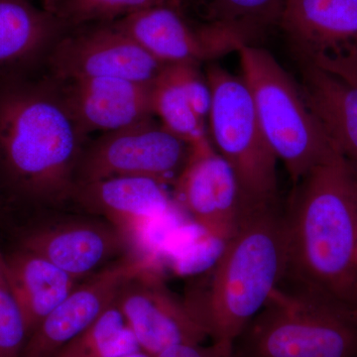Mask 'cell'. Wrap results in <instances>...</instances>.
I'll return each mask as SVG.
<instances>
[{
    "label": "cell",
    "mask_w": 357,
    "mask_h": 357,
    "mask_svg": "<svg viewBox=\"0 0 357 357\" xmlns=\"http://www.w3.org/2000/svg\"><path fill=\"white\" fill-rule=\"evenodd\" d=\"M86 139L50 77L0 79V189L7 213L68 208Z\"/></svg>",
    "instance_id": "6da1fadb"
},
{
    "label": "cell",
    "mask_w": 357,
    "mask_h": 357,
    "mask_svg": "<svg viewBox=\"0 0 357 357\" xmlns=\"http://www.w3.org/2000/svg\"><path fill=\"white\" fill-rule=\"evenodd\" d=\"M278 287L357 307V171L338 150L294 185Z\"/></svg>",
    "instance_id": "7a4b0ae2"
},
{
    "label": "cell",
    "mask_w": 357,
    "mask_h": 357,
    "mask_svg": "<svg viewBox=\"0 0 357 357\" xmlns=\"http://www.w3.org/2000/svg\"><path fill=\"white\" fill-rule=\"evenodd\" d=\"M283 263L279 203L241 211L218 261L185 298L211 342L236 340L278 287Z\"/></svg>",
    "instance_id": "3957f363"
},
{
    "label": "cell",
    "mask_w": 357,
    "mask_h": 357,
    "mask_svg": "<svg viewBox=\"0 0 357 357\" xmlns=\"http://www.w3.org/2000/svg\"><path fill=\"white\" fill-rule=\"evenodd\" d=\"M231 357H357V307L276 288Z\"/></svg>",
    "instance_id": "277c9868"
},
{
    "label": "cell",
    "mask_w": 357,
    "mask_h": 357,
    "mask_svg": "<svg viewBox=\"0 0 357 357\" xmlns=\"http://www.w3.org/2000/svg\"><path fill=\"white\" fill-rule=\"evenodd\" d=\"M237 53L265 137L295 185L337 149L299 84L269 52L243 45Z\"/></svg>",
    "instance_id": "5b68a950"
},
{
    "label": "cell",
    "mask_w": 357,
    "mask_h": 357,
    "mask_svg": "<svg viewBox=\"0 0 357 357\" xmlns=\"http://www.w3.org/2000/svg\"><path fill=\"white\" fill-rule=\"evenodd\" d=\"M206 77L211 91L208 136L236 175L241 211L278 203V159L265 137L243 77L220 66H211Z\"/></svg>",
    "instance_id": "8992f818"
},
{
    "label": "cell",
    "mask_w": 357,
    "mask_h": 357,
    "mask_svg": "<svg viewBox=\"0 0 357 357\" xmlns=\"http://www.w3.org/2000/svg\"><path fill=\"white\" fill-rule=\"evenodd\" d=\"M25 215L13 229L15 245L46 258L77 281L140 253L123 232L102 218L72 208Z\"/></svg>",
    "instance_id": "52a82bcc"
},
{
    "label": "cell",
    "mask_w": 357,
    "mask_h": 357,
    "mask_svg": "<svg viewBox=\"0 0 357 357\" xmlns=\"http://www.w3.org/2000/svg\"><path fill=\"white\" fill-rule=\"evenodd\" d=\"M192 152L189 143L150 117L86 143L77 164L76 185L121 177L149 178L173 185Z\"/></svg>",
    "instance_id": "ba28073f"
},
{
    "label": "cell",
    "mask_w": 357,
    "mask_h": 357,
    "mask_svg": "<svg viewBox=\"0 0 357 357\" xmlns=\"http://www.w3.org/2000/svg\"><path fill=\"white\" fill-rule=\"evenodd\" d=\"M165 66L112 22L70 28L44 67L57 82L114 77L152 84Z\"/></svg>",
    "instance_id": "9c48e42d"
},
{
    "label": "cell",
    "mask_w": 357,
    "mask_h": 357,
    "mask_svg": "<svg viewBox=\"0 0 357 357\" xmlns=\"http://www.w3.org/2000/svg\"><path fill=\"white\" fill-rule=\"evenodd\" d=\"M278 28L302 65L357 83V0H286Z\"/></svg>",
    "instance_id": "30bf717a"
},
{
    "label": "cell",
    "mask_w": 357,
    "mask_h": 357,
    "mask_svg": "<svg viewBox=\"0 0 357 357\" xmlns=\"http://www.w3.org/2000/svg\"><path fill=\"white\" fill-rule=\"evenodd\" d=\"M115 303L141 351L152 357L175 345L203 344L208 338L187 301L167 287L156 263L128 277Z\"/></svg>",
    "instance_id": "8fae6325"
},
{
    "label": "cell",
    "mask_w": 357,
    "mask_h": 357,
    "mask_svg": "<svg viewBox=\"0 0 357 357\" xmlns=\"http://www.w3.org/2000/svg\"><path fill=\"white\" fill-rule=\"evenodd\" d=\"M102 218L130 239L139 252L149 237L167 225L178 208L166 185L149 178H105L75 185L69 204Z\"/></svg>",
    "instance_id": "7c38bea8"
},
{
    "label": "cell",
    "mask_w": 357,
    "mask_h": 357,
    "mask_svg": "<svg viewBox=\"0 0 357 357\" xmlns=\"http://www.w3.org/2000/svg\"><path fill=\"white\" fill-rule=\"evenodd\" d=\"M151 256L133 253L79 281L30 335L21 357H53L91 326L116 299L123 282L149 264Z\"/></svg>",
    "instance_id": "4fadbf2b"
},
{
    "label": "cell",
    "mask_w": 357,
    "mask_h": 357,
    "mask_svg": "<svg viewBox=\"0 0 357 357\" xmlns=\"http://www.w3.org/2000/svg\"><path fill=\"white\" fill-rule=\"evenodd\" d=\"M114 23L164 65H199L243 46L229 35L192 20L184 6L151 7Z\"/></svg>",
    "instance_id": "5bb4252c"
},
{
    "label": "cell",
    "mask_w": 357,
    "mask_h": 357,
    "mask_svg": "<svg viewBox=\"0 0 357 357\" xmlns=\"http://www.w3.org/2000/svg\"><path fill=\"white\" fill-rule=\"evenodd\" d=\"M174 203L192 222L227 241L241 213L236 175L211 140L192 147L190 161L173 184Z\"/></svg>",
    "instance_id": "9a60e30c"
},
{
    "label": "cell",
    "mask_w": 357,
    "mask_h": 357,
    "mask_svg": "<svg viewBox=\"0 0 357 357\" xmlns=\"http://www.w3.org/2000/svg\"><path fill=\"white\" fill-rule=\"evenodd\" d=\"M55 82L88 136L112 132L154 117L151 84L114 77Z\"/></svg>",
    "instance_id": "2e32d148"
},
{
    "label": "cell",
    "mask_w": 357,
    "mask_h": 357,
    "mask_svg": "<svg viewBox=\"0 0 357 357\" xmlns=\"http://www.w3.org/2000/svg\"><path fill=\"white\" fill-rule=\"evenodd\" d=\"M69 29L33 0H0V79L33 76Z\"/></svg>",
    "instance_id": "e0dca14e"
},
{
    "label": "cell",
    "mask_w": 357,
    "mask_h": 357,
    "mask_svg": "<svg viewBox=\"0 0 357 357\" xmlns=\"http://www.w3.org/2000/svg\"><path fill=\"white\" fill-rule=\"evenodd\" d=\"M0 264L23 312L29 337L79 282L46 258L20 246L0 252Z\"/></svg>",
    "instance_id": "ac0fdd59"
},
{
    "label": "cell",
    "mask_w": 357,
    "mask_h": 357,
    "mask_svg": "<svg viewBox=\"0 0 357 357\" xmlns=\"http://www.w3.org/2000/svg\"><path fill=\"white\" fill-rule=\"evenodd\" d=\"M303 95L335 148L357 171V83L302 65Z\"/></svg>",
    "instance_id": "d6986e66"
},
{
    "label": "cell",
    "mask_w": 357,
    "mask_h": 357,
    "mask_svg": "<svg viewBox=\"0 0 357 357\" xmlns=\"http://www.w3.org/2000/svg\"><path fill=\"white\" fill-rule=\"evenodd\" d=\"M198 22L225 33L243 45H256L278 28L286 0H183Z\"/></svg>",
    "instance_id": "ffe728a7"
},
{
    "label": "cell",
    "mask_w": 357,
    "mask_h": 357,
    "mask_svg": "<svg viewBox=\"0 0 357 357\" xmlns=\"http://www.w3.org/2000/svg\"><path fill=\"white\" fill-rule=\"evenodd\" d=\"M151 107L160 123L192 147L211 140L208 124L192 110L170 65L163 68L151 84Z\"/></svg>",
    "instance_id": "44dd1931"
},
{
    "label": "cell",
    "mask_w": 357,
    "mask_h": 357,
    "mask_svg": "<svg viewBox=\"0 0 357 357\" xmlns=\"http://www.w3.org/2000/svg\"><path fill=\"white\" fill-rule=\"evenodd\" d=\"M140 351L135 335L114 301L53 357H123Z\"/></svg>",
    "instance_id": "7402d4cb"
},
{
    "label": "cell",
    "mask_w": 357,
    "mask_h": 357,
    "mask_svg": "<svg viewBox=\"0 0 357 357\" xmlns=\"http://www.w3.org/2000/svg\"><path fill=\"white\" fill-rule=\"evenodd\" d=\"M225 241L196 223L174 227L167 237L161 255L180 276H196L210 270L218 261Z\"/></svg>",
    "instance_id": "603a6c76"
},
{
    "label": "cell",
    "mask_w": 357,
    "mask_h": 357,
    "mask_svg": "<svg viewBox=\"0 0 357 357\" xmlns=\"http://www.w3.org/2000/svg\"><path fill=\"white\" fill-rule=\"evenodd\" d=\"M41 6L68 27L75 28L95 23L115 22L155 6H184V2L183 0H42Z\"/></svg>",
    "instance_id": "cb8c5ba5"
},
{
    "label": "cell",
    "mask_w": 357,
    "mask_h": 357,
    "mask_svg": "<svg viewBox=\"0 0 357 357\" xmlns=\"http://www.w3.org/2000/svg\"><path fill=\"white\" fill-rule=\"evenodd\" d=\"M29 333L0 264V357H21Z\"/></svg>",
    "instance_id": "d4e9b609"
},
{
    "label": "cell",
    "mask_w": 357,
    "mask_h": 357,
    "mask_svg": "<svg viewBox=\"0 0 357 357\" xmlns=\"http://www.w3.org/2000/svg\"><path fill=\"white\" fill-rule=\"evenodd\" d=\"M170 67L192 110L206 122L211 109V91L206 77L199 72V65L175 64Z\"/></svg>",
    "instance_id": "484cf974"
},
{
    "label": "cell",
    "mask_w": 357,
    "mask_h": 357,
    "mask_svg": "<svg viewBox=\"0 0 357 357\" xmlns=\"http://www.w3.org/2000/svg\"><path fill=\"white\" fill-rule=\"evenodd\" d=\"M234 342H211V344H178L156 357H231Z\"/></svg>",
    "instance_id": "4316f807"
},
{
    "label": "cell",
    "mask_w": 357,
    "mask_h": 357,
    "mask_svg": "<svg viewBox=\"0 0 357 357\" xmlns=\"http://www.w3.org/2000/svg\"><path fill=\"white\" fill-rule=\"evenodd\" d=\"M7 213L6 202L2 196L1 189H0V218L4 217Z\"/></svg>",
    "instance_id": "83f0119b"
},
{
    "label": "cell",
    "mask_w": 357,
    "mask_h": 357,
    "mask_svg": "<svg viewBox=\"0 0 357 357\" xmlns=\"http://www.w3.org/2000/svg\"><path fill=\"white\" fill-rule=\"evenodd\" d=\"M123 357H152L151 356H149V354H146V352H144L143 351L134 352L132 354H129V356H123Z\"/></svg>",
    "instance_id": "f1b7e54d"
},
{
    "label": "cell",
    "mask_w": 357,
    "mask_h": 357,
    "mask_svg": "<svg viewBox=\"0 0 357 357\" xmlns=\"http://www.w3.org/2000/svg\"><path fill=\"white\" fill-rule=\"evenodd\" d=\"M356 266L357 269V245H356Z\"/></svg>",
    "instance_id": "f546056e"
}]
</instances>
